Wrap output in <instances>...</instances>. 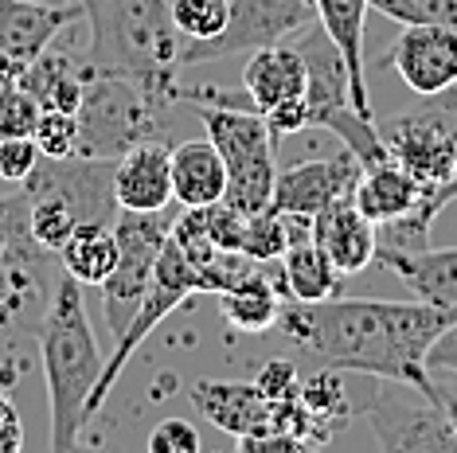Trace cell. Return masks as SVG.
I'll return each instance as SVG.
<instances>
[{
	"label": "cell",
	"mask_w": 457,
	"mask_h": 453,
	"mask_svg": "<svg viewBox=\"0 0 457 453\" xmlns=\"http://www.w3.org/2000/svg\"><path fill=\"white\" fill-rule=\"evenodd\" d=\"M453 321L457 309L430 301H368L340 293L328 301H286L278 328L325 367L426 387V356Z\"/></svg>",
	"instance_id": "6da1fadb"
},
{
	"label": "cell",
	"mask_w": 457,
	"mask_h": 453,
	"mask_svg": "<svg viewBox=\"0 0 457 453\" xmlns=\"http://www.w3.org/2000/svg\"><path fill=\"white\" fill-rule=\"evenodd\" d=\"M90 20L87 67L129 78L161 113L180 102V32L169 0H79Z\"/></svg>",
	"instance_id": "7a4b0ae2"
},
{
	"label": "cell",
	"mask_w": 457,
	"mask_h": 453,
	"mask_svg": "<svg viewBox=\"0 0 457 453\" xmlns=\"http://www.w3.org/2000/svg\"><path fill=\"white\" fill-rule=\"evenodd\" d=\"M39 359H44L51 407V449L71 453L82 441L87 399L106 359L98 352L95 328H90L87 305H82V282H75L67 270L51 290L47 313L39 321Z\"/></svg>",
	"instance_id": "3957f363"
},
{
	"label": "cell",
	"mask_w": 457,
	"mask_h": 453,
	"mask_svg": "<svg viewBox=\"0 0 457 453\" xmlns=\"http://www.w3.org/2000/svg\"><path fill=\"white\" fill-rule=\"evenodd\" d=\"M195 118L204 121L207 137L223 157L227 169L223 203H231V208L246 215L266 211L270 200H274V180H278L274 133L266 126V113L195 102Z\"/></svg>",
	"instance_id": "277c9868"
},
{
	"label": "cell",
	"mask_w": 457,
	"mask_h": 453,
	"mask_svg": "<svg viewBox=\"0 0 457 453\" xmlns=\"http://www.w3.org/2000/svg\"><path fill=\"white\" fill-rule=\"evenodd\" d=\"M79 157H98V161H118L133 145L164 137L161 118L164 113L133 86L129 78L110 75V70L87 67L82 82V102H79Z\"/></svg>",
	"instance_id": "5b68a950"
},
{
	"label": "cell",
	"mask_w": 457,
	"mask_h": 453,
	"mask_svg": "<svg viewBox=\"0 0 457 453\" xmlns=\"http://www.w3.org/2000/svg\"><path fill=\"white\" fill-rule=\"evenodd\" d=\"M169 208L164 211H118L113 219V235H118V266L110 270V277L98 285L102 290V309H106V325L110 336L118 340L126 333V325L133 321L137 305L145 301L153 285V270H157V259L169 243L172 231Z\"/></svg>",
	"instance_id": "8992f818"
},
{
	"label": "cell",
	"mask_w": 457,
	"mask_h": 453,
	"mask_svg": "<svg viewBox=\"0 0 457 453\" xmlns=\"http://www.w3.org/2000/svg\"><path fill=\"white\" fill-rule=\"evenodd\" d=\"M317 24V0H231L227 28L200 44H180V67L251 55L258 47L286 44Z\"/></svg>",
	"instance_id": "52a82bcc"
},
{
	"label": "cell",
	"mask_w": 457,
	"mask_h": 453,
	"mask_svg": "<svg viewBox=\"0 0 457 453\" xmlns=\"http://www.w3.org/2000/svg\"><path fill=\"white\" fill-rule=\"evenodd\" d=\"M363 415L371 422L376 441L391 453H457V438L442 407L419 383L383 379Z\"/></svg>",
	"instance_id": "ba28073f"
},
{
	"label": "cell",
	"mask_w": 457,
	"mask_h": 453,
	"mask_svg": "<svg viewBox=\"0 0 457 453\" xmlns=\"http://www.w3.org/2000/svg\"><path fill=\"white\" fill-rule=\"evenodd\" d=\"M391 161H399L422 188L445 184L457 169V129L430 98L407 113H395L379 126Z\"/></svg>",
	"instance_id": "9c48e42d"
},
{
	"label": "cell",
	"mask_w": 457,
	"mask_h": 453,
	"mask_svg": "<svg viewBox=\"0 0 457 453\" xmlns=\"http://www.w3.org/2000/svg\"><path fill=\"white\" fill-rule=\"evenodd\" d=\"M363 164L352 152H337V157H320V161H301L289 169H278L274 180V211H289V215H313L320 208H328L332 200H345L356 192Z\"/></svg>",
	"instance_id": "30bf717a"
},
{
	"label": "cell",
	"mask_w": 457,
	"mask_h": 453,
	"mask_svg": "<svg viewBox=\"0 0 457 453\" xmlns=\"http://www.w3.org/2000/svg\"><path fill=\"white\" fill-rule=\"evenodd\" d=\"M387 67L399 70L414 95L430 98L457 82V32L430 24H407L391 44Z\"/></svg>",
	"instance_id": "8fae6325"
},
{
	"label": "cell",
	"mask_w": 457,
	"mask_h": 453,
	"mask_svg": "<svg viewBox=\"0 0 457 453\" xmlns=\"http://www.w3.org/2000/svg\"><path fill=\"white\" fill-rule=\"evenodd\" d=\"M188 395H192L195 410H200L212 426L227 430L235 441L274 430V403L262 395V387H258V383L200 379V383H192Z\"/></svg>",
	"instance_id": "7c38bea8"
},
{
	"label": "cell",
	"mask_w": 457,
	"mask_h": 453,
	"mask_svg": "<svg viewBox=\"0 0 457 453\" xmlns=\"http://www.w3.org/2000/svg\"><path fill=\"white\" fill-rule=\"evenodd\" d=\"M313 243L332 259L340 274H363L376 262L379 251V226L363 215L352 195L345 200H332L328 208H320L313 215Z\"/></svg>",
	"instance_id": "4fadbf2b"
},
{
	"label": "cell",
	"mask_w": 457,
	"mask_h": 453,
	"mask_svg": "<svg viewBox=\"0 0 457 453\" xmlns=\"http://www.w3.org/2000/svg\"><path fill=\"white\" fill-rule=\"evenodd\" d=\"M113 195L126 211H164L172 208V169L164 137L133 145L113 164Z\"/></svg>",
	"instance_id": "5bb4252c"
},
{
	"label": "cell",
	"mask_w": 457,
	"mask_h": 453,
	"mask_svg": "<svg viewBox=\"0 0 457 453\" xmlns=\"http://www.w3.org/2000/svg\"><path fill=\"white\" fill-rule=\"evenodd\" d=\"M82 16L79 8H55L36 4V0H0V55L16 63H32L39 51L51 47L63 28H71Z\"/></svg>",
	"instance_id": "9a60e30c"
},
{
	"label": "cell",
	"mask_w": 457,
	"mask_h": 453,
	"mask_svg": "<svg viewBox=\"0 0 457 453\" xmlns=\"http://www.w3.org/2000/svg\"><path fill=\"white\" fill-rule=\"evenodd\" d=\"M376 262L399 277L419 301L457 309V246H422V251H391L379 246Z\"/></svg>",
	"instance_id": "2e32d148"
},
{
	"label": "cell",
	"mask_w": 457,
	"mask_h": 453,
	"mask_svg": "<svg viewBox=\"0 0 457 453\" xmlns=\"http://www.w3.org/2000/svg\"><path fill=\"white\" fill-rule=\"evenodd\" d=\"M309 86V70H305V55L289 44H270L251 51L243 70V90L251 95L254 110L266 113L286 98H301Z\"/></svg>",
	"instance_id": "e0dca14e"
},
{
	"label": "cell",
	"mask_w": 457,
	"mask_h": 453,
	"mask_svg": "<svg viewBox=\"0 0 457 453\" xmlns=\"http://www.w3.org/2000/svg\"><path fill=\"white\" fill-rule=\"evenodd\" d=\"M169 169H172V203H180V208H212V203L223 200L227 169L220 149L212 145V137L172 145Z\"/></svg>",
	"instance_id": "ac0fdd59"
},
{
	"label": "cell",
	"mask_w": 457,
	"mask_h": 453,
	"mask_svg": "<svg viewBox=\"0 0 457 453\" xmlns=\"http://www.w3.org/2000/svg\"><path fill=\"white\" fill-rule=\"evenodd\" d=\"M82 82H87V59H75L71 51L47 47L32 63L20 67V86L36 98L39 110H67L79 113Z\"/></svg>",
	"instance_id": "d6986e66"
},
{
	"label": "cell",
	"mask_w": 457,
	"mask_h": 453,
	"mask_svg": "<svg viewBox=\"0 0 457 453\" xmlns=\"http://www.w3.org/2000/svg\"><path fill=\"white\" fill-rule=\"evenodd\" d=\"M368 0H317V24L328 32V39L340 47L348 63L352 82V106L360 113H371L368 95V70H363V24H368Z\"/></svg>",
	"instance_id": "ffe728a7"
},
{
	"label": "cell",
	"mask_w": 457,
	"mask_h": 453,
	"mask_svg": "<svg viewBox=\"0 0 457 453\" xmlns=\"http://www.w3.org/2000/svg\"><path fill=\"white\" fill-rule=\"evenodd\" d=\"M419 200H422V184L399 161H379L371 169H363L356 180V192H352V203L376 226L407 215Z\"/></svg>",
	"instance_id": "44dd1931"
},
{
	"label": "cell",
	"mask_w": 457,
	"mask_h": 453,
	"mask_svg": "<svg viewBox=\"0 0 457 453\" xmlns=\"http://www.w3.org/2000/svg\"><path fill=\"white\" fill-rule=\"evenodd\" d=\"M215 297H220L223 321L238 328V333H270V328H278V317H282V305H286L282 285L270 282L258 266Z\"/></svg>",
	"instance_id": "7402d4cb"
},
{
	"label": "cell",
	"mask_w": 457,
	"mask_h": 453,
	"mask_svg": "<svg viewBox=\"0 0 457 453\" xmlns=\"http://www.w3.org/2000/svg\"><path fill=\"white\" fill-rule=\"evenodd\" d=\"M278 285H282L286 301H328V297L345 293V274L332 266V259L313 239H301L286 246Z\"/></svg>",
	"instance_id": "603a6c76"
},
{
	"label": "cell",
	"mask_w": 457,
	"mask_h": 453,
	"mask_svg": "<svg viewBox=\"0 0 457 453\" xmlns=\"http://www.w3.org/2000/svg\"><path fill=\"white\" fill-rule=\"evenodd\" d=\"M59 262L75 282L102 285L118 266V235H113V226H90V223L79 226L63 251H59Z\"/></svg>",
	"instance_id": "cb8c5ba5"
},
{
	"label": "cell",
	"mask_w": 457,
	"mask_h": 453,
	"mask_svg": "<svg viewBox=\"0 0 457 453\" xmlns=\"http://www.w3.org/2000/svg\"><path fill=\"white\" fill-rule=\"evenodd\" d=\"M297 399H301V407L309 410V418H313L320 441H328L340 426H348L352 407L345 399V387H340L337 367H325V372L301 379V383H297Z\"/></svg>",
	"instance_id": "d4e9b609"
},
{
	"label": "cell",
	"mask_w": 457,
	"mask_h": 453,
	"mask_svg": "<svg viewBox=\"0 0 457 453\" xmlns=\"http://www.w3.org/2000/svg\"><path fill=\"white\" fill-rule=\"evenodd\" d=\"M169 4L180 44H200V39L220 36L231 16V0H169Z\"/></svg>",
	"instance_id": "484cf974"
},
{
	"label": "cell",
	"mask_w": 457,
	"mask_h": 453,
	"mask_svg": "<svg viewBox=\"0 0 457 453\" xmlns=\"http://www.w3.org/2000/svg\"><path fill=\"white\" fill-rule=\"evenodd\" d=\"M289 246V223L282 211L266 208V211H254L251 219H246V235H243V254L251 262H282Z\"/></svg>",
	"instance_id": "4316f807"
},
{
	"label": "cell",
	"mask_w": 457,
	"mask_h": 453,
	"mask_svg": "<svg viewBox=\"0 0 457 453\" xmlns=\"http://www.w3.org/2000/svg\"><path fill=\"white\" fill-rule=\"evenodd\" d=\"M376 12H383L395 24H430L457 32V0H368Z\"/></svg>",
	"instance_id": "83f0119b"
},
{
	"label": "cell",
	"mask_w": 457,
	"mask_h": 453,
	"mask_svg": "<svg viewBox=\"0 0 457 453\" xmlns=\"http://www.w3.org/2000/svg\"><path fill=\"white\" fill-rule=\"evenodd\" d=\"M32 141L44 157H75L79 149V118L67 110H39Z\"/></svg>",
	"instance_id": "f1b7e54d"
},
{
	"label": "cell",
	"mask_w": 457,
	"mask_h": 453,
	"mask_svg": "<svg viewBox=\"0 0 457 453\" xmlns=\"http://www.w3.org/2000/svg\"><path fill=\"white\" fill-rule=\"evenodd\" d=\"M36 118H39L36 98L20 82L0 90V137H32Z\"/></svg>",
	"instance_id": "f546056e"
},
{
	"label": "cell",
	"mask_w": 457,
	"mask_h": 453,
	"mask_svg": "<svg viewBox=\"0 0 457 453\" xmlns=\"http://www.w3.org/2000/svg\"><path fill=\"white\" fill-rule=\"evenodd\" d=\"M39 157H44V152L36 149L32 137H0V180L24 184L39 164Z\"/></svg>",
	"instance_id": "4dcf8cb0"
},
{
	"label": "cell",
	"mask_w": 457,
	"mask_h": 453,
	"mask_svg": "<svg viewBox=\"0 0 457 453\" xmlns=\"http://www.w3.org/2000/svg\"><path fill=\"white\" fill-rule=\"evenodd\" d=\"M149 449L153 453H195V449H200V434H195L192 422L164 418V422H157V430L149 434Z\"/></svg>",
	"instance_id": "1f68e13d"
},
{
	"label": "cell",
	"mask_w": 457,
	"mask_h": 453,
	"mask_svg": "<svg viewBox=\"0 0 457 453\" xmlns=\"http://www.w3.org/2000/svg\"><path fill=\"white\" fill-rule=\"evenodd\" d=\"M266 126H270V133H274V141L294 137V133L309 129V102H305V95L286 98V102H278L274 110H266Z\"/></svg>",
	"instance_id": "d6a6232c"
},
{
	"label": "cell",
	"mask_w": 457,
	"mask_h": 453,
	"mask_svg": "<svg viewBox=\"0 0 457 453\" xmlns=\"http://www.w3.org/2000/svg\"><path fill=\"white\" fill-rule=\"evenodd\" d=\"M426 391L442 407V415L457 438V372H450V367H426Z\"/></svg>",
	"instance_id": "836d02e7"
},
{
	"label": "cell",
	"mask_w": 457,
	"mask_h": 453,
	"mask_svg": "<svg viewBox=\"0 0 457 453\" xmlns=\"http://www.w3.org/2000/svg\"><path fill=\"white\" fill-rule=\"evenodd\" d=\"M258 387H262V395L270 399V403H278V399H289L297 395V367L289 364V359H270V364L262 367V375L254 379Z\"/></svg>",
	"instance_id": "e575fe53"
},
{
	"label": "cell",
	"mask_w": 457,
	"mask_h": 453,
	"mask_svg": "<svg viewBox=\"0 0 457 453\" xmlns=\"http://www.w3.org/2000/svg\"><path fill=\"white\" fill-rule=\"evenodd\" d=\"M24 446V430H20V415L12 407V399L0 391V453H12Z\"/></svg>",
	"instance_id": "d590c367"
},
{
	"label": "cell",
	"mask_w": 457,
	"mask_h": 453,
	"mask_svg": "<svg viewBox=\"0 0 457 453\" xmlns=\"http://www.w3.org/2000/svg\"><path fill=\"white\" fill-rule=\"evenodd\" d=\"M426 367H450V372H457V321L434 340L430 356H426Z\"/></svg>",
	"instance_id": "8d00e7d4"
},
{
	"label": "cell",
	"mask_w": 457,
	"mask_h": 453,
	"mask_svg": "<svg viewBox=\"0 0 457 453\" xmlns=\"http://www.w3.org/2000/svg\"><path fill=\"white\" fill-rule=\"evenodd\" d=\"M430 102L445 113V118H450V126L457 129V82H453V86H445L442 95H430Z\"/></svg>",
	"instance_id": "74e56055"
},
{
	"label": "cell",
	"mask_w": 457,
	"mask_h": 453,
	"mask_svg": "<svg viewBox=\"0 0 457 453\" xmlns=\"http://www.w3.org/2000/svg\"><path fill=\"white\" fill-rule=\"evenodd\" d=\"M20 67H24V63H16V59H4V55H0V90L12 86V82H20Z\"/></svg>",
	"instance_id": "f35d334b"
},
{
	"label": "cell",
	"mask_w": 457,
	"mask_h": 453,
	"mask_svg": "<svg viewBox=\"0 0 457 453\" xmlns=\"http://www.w3.org/2000/svg\"><path fill=\"white\" fill-rule=\"evenodd\" d=\"M8 285H12V282H8V270H4V266H0V317H4V301H12V290H8Z\"/></svg>",
	"instance_id": "ab89813d"
},
{
	"label": "cell",
	"mask_w": 457,
	"mask_h": 453,
	"mask_svg": "<svg viewBox=\"0 0 457 453\" xmlns=\"http://www.w3.org/2000/svg\"><path fill=\"white\" fill-rule=\"evenodd\" d=\"M36 4H55V8H79V0H36Z\"/></svg>",
	"instance_id": "60d3db41"
},
{
	"label": "cell",
	"mask_w": 457,
	"mask_h": 453,
	"mask_svg": "<svg viewBox=\"0 0 457 453\" xmlns=\"http://www.w3.org/2000/svg\"><path fill=\"white\" fill-rule=\"evenodd\" d=\"M450 180H453V188H457V169H453V177H450Z\"/></svg>",
	"instance_id": "b9f144b4"
}]
</instances>
